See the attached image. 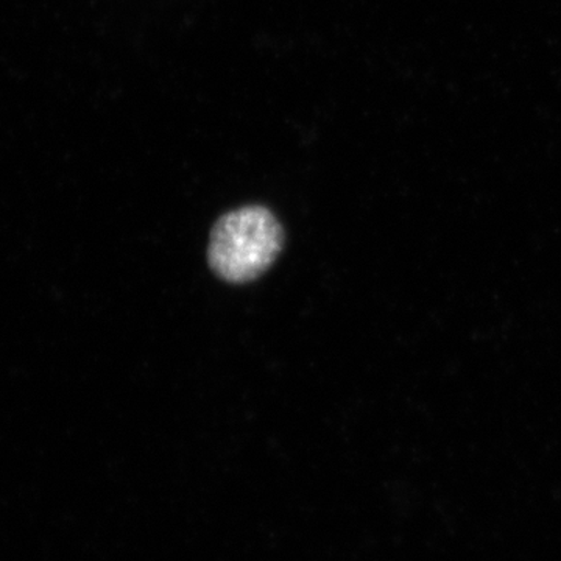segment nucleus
<instances>
[{
    "label": "nucleus",
    "mask_w": 561,
    "mask_h": 561,
    "mask_svg": "<svg viewBox=\"0 0 561 561\" xmlns=\"http://www.w3.org/2000/svg\"><path fill=\"white\" fill-rule=\"evenodd\" d=\"M283 247L284 230L275 214L260 205L243 206L214 225L209 267L227 283H251L272 267Z\"/></svg>",
    "instance_id": "obj_1"
}]
</instances>
